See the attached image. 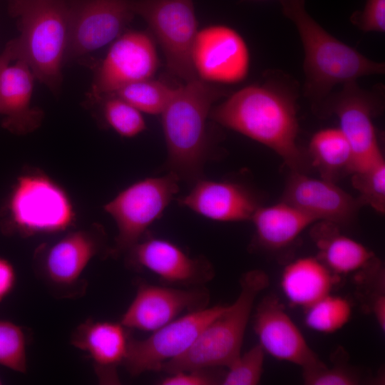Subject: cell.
<instances>
[{
	"mask_svg": "<svg viewBox=\"0 0 385 385\" xmlns=\"http://www.w3.org/2000/svg\"><path fill=\"white\" fill-rule=\"evenodd\" d=\"M269 284L260 270L244 274L240 292L230 305L211 320L191 346L180 356L166 362L161 371H179L227 366L241 353L245 329L256 297Z\"/></svg>",
	"mask_w": 385,
	"mask_h": 385,
	"instance_id": "5",
	"label": "cell"
},
{
	"mask_svg": "<svg viewBox=\"0 0 385 385\" xmlns=\"http://www.w3.org/2000/svg\"><path fill=\"white\" fill-rule=\"evenodd\" d=\"M282 200L317 221H327L338 225L352 221L361 207L357 199L334 182L323 178H312L297 171H292L288 178Z\"/></svg>",
	"mask_w": 385,
	"mask_h": 385,
	"instance_id": "18",
	"label": "cell"
},
{
	"mask_svg": "<svg viewBox=\"0 0 385 385\" xmlns=\"http://www.w3.org/2000/svg\"><path fill=\"white\" fill-rule=\"evenodd\" d=\"M100 227L68 232L53 243L41 246L36 252V273L59 297L81 295L86 290L82 277L90 262L105 243Z\"/></svg>",
	"mask_w": 385,
	"mask_h": 385,
	"instance_id": "9",
	"label": "cell"
},
{
	"mask_svg": "<svg viewBox=\"0 0 385 385\" xmlns=\"http://www.w3.org/2000/svg\"><path fill=\"white\" fill-rule=\"evenodd\" d=\"M217 368L179 371L168 374L160 382L162 385H212L221 384L223 375L215 373Z\"/></svg>",
	"mask_w": 385,
	"mask_h": 385,
	"instance_id": "34",
	"label": "cell"
},
{
	"mask_svg": "<svg viewBox=\"0 0 385 385\" xmlns=\"http://www.w3.org/2000/svg\"><path fill=\"white\" fill-rule=\"evenodd\" d=\"M174 90L163 82L150 78L128 84L111 95L125 101L141 113L160 114Z\"/></svg>",
	"mask_w": 385,
	"mask_h": 385,
	"instance_id": "26",
	"label": "cell"
},
{
	"mask_svg": "<svg viewBox=\"0 0 385 385\" xmlns=\"http://www.w3.org/2000/svg\"><path fill=\"white\" fill-rule=\"evenodd\" d=\"M178 204L219 222L250 220L260 207L255 195L243 185L230 181L200 178Z\"/></svg>",
	"mask_w": 385,
	"mask_h": 385,
	"instance_id": "20",
	"label": "cell"
},
{
	"mask_svg": "<svg viewBox=\"0 0 385 385\" xmlns=\"http://www.w3.org/2000/svg\"><path fill=\"white\" fill-rule=\"evenodd\" d=\"M351 183L359 192L361 206L368 205L377 212L385 211V161L380 160L369 168L352 173Z\"/></svg>",
	"mask_w": 385,
	"mask_h": 385,
	"instance_id": "30",
	"label": "cell"
},
{
	"mask_svg": "<svg viewBox=\"0 0 385 385\" xmlns=\"http://www.w3.org/2000/svg\"><path fill=\"white\" fill-rule=\"evenodd\" d=\"M26 337L21 327L0 319V365L19 373L27 371Z\"/></svg>",
	"mask_w": 385,
	"mask_h": 385,
	"instance_id": "29",
	"label": "cell"
},
{
	"mask_svg": "<svg viewBox=\"0 0 385 385\" xmlns=\"http://www.w3.org/2000/svg\"><path fill=\"white\" fill-rule=\"evenodd\" d=\"M2 384V381H1V379L0 378V384Z\"/></svg>",
	"mask_w": 385,
	"mask_h": 385,
	"instance_id": "37",
	"label": "cell"
},
{
	"mask_svg": "<svg viewBox=\"0 0 385 385\" xmlns=\"http://www.w3.org/2000/svg\"><path fill=\"white\" fill-rule=\"evenodd\" d=\"M192 61L198 78L212 83H236L247 75L250 53L236 30L212 25L197 31Z\"/></svg>",
	"mask_w": 385,
	"mask_h": 385,
	"instance_id": "12",
	"label": "cell"
},
{
	"mask_svg": "<svg viewBox=\"0 0 385 385\" xmlns=\"http://www.w3.org/2000/svg\"><path fill=\"white\" fill-rule=\"evenodd\" d=\"M34 78L31 68L22 60L9 63L0 74L1 125L12 133H29L41 123L43 111L31 106Z\"/></svg>",
	"mask_w": 385,
	"mask_h": 385,
	"instance_id": "21",
	"label": "cell"
},
{
	"mask_svg": "<svg viewBox=\"0 0 385 385\" xmlns=\"http://www.w3.org/2000/svg\"><path fill=\"white\" fill-rule=\"evenodd\" d=\"M6 1L20 32L15 38L16 60L25 61L34 77L51 90H58L68 43L70 4L65 0Z\"/></svg>",
	"mask_w": 385,
	"mask_h": 385,
	"instance_id": "4",
	"label": "cell"
},
{
	"mask_svg": "<svg viewBox=\"0 0 385 385\" xmlns=\"http://www.w3.org/2000/svg\"><path fill=\"white\" fill-rule=\"evenodd\" d=\"M312 237L319 250L318 258L334 274L362 270L375 259L371 251L341 234L333 222L319 221L312 230Z\"/></svg>",
	"mask_w": 385,
	"mask_h": 385,
	"instance_id": "23",
	"label": "cell"
},
{
	"mask_svg": "<svg viewBox=\"0 0 385 385\" xmlns=\"http://www.w3.org/2000/svg\"><path fill=\"white\" fill-rule=\"evenodd\" d=\"M66 56L95 51L119 37L135 15L131 0H83L70 4Z\"/></svg>",
	"mask_w": 385,
	"mask_h": 385,
	"instance_id": "13",
	"label": "cell"
},
{
	"mask_svg": "<svg viewBox=\"0 0 385 385\" xmlns=\"http://www.w3.org/2000/svg\"><path fill=\"white\" fill-rule=\"evenodd\" d=\"M103 113L108 125L118 135L132 138L146 129L141 112L120 98L110 95L104 97Z\"/></svg>",
	"mask_w": 385,
	"mask_h": 385,
	"instance_id": "28",
	"label": "cell"
},
{
	"mask_svg": "<svg viewBox=\"0 0 385 385\" xmlns=\"http://www.w3.org/2000/svg\"><path fill=\"white\" fill-rule=\"evenodd\" d=\"M126 253L130 265L150 271L165 285L200 286L214 276L203 257H192L175 243L147 234Z\"/></svg>",
	"mask_w": 385,
	"mask_h": 385,
	"instance_id": "15",
	"label": "cell"
},
{
	"mask_svg": "<svg viewBox=\"0 0 385 385\" xmlns=\"http://www.w3.org/2000/svg\"><path fill=\"white\" fill-rule=\"evenodd\" d=\"M254 329L265 352L278 360L297 364L302 369L322 363L274 296L265 297L258 304Z\"/></svg>",
	"mask_w": 385,
	"mask_h": 385,
	"instance_id": "17",
	"label": "cell"
},
{
	"mask_svg": "<svg viewBox=\"0 0 385 385\" xmlns=\"http://www.w3.org/2000/svg\"><path fill=\"white\" fill-rule=\"evenodd\" d=\"M350 21L364 32L384 33L385 0H366L363 9L354 12Z\"/></svg>",
	"mask_w": 385,
	"mask_h": 385,
	"instance_id": "33",
	"label": "cell"
},
{
	"mask_svg": "<svg viewBox=\"0 0 385 385\" xmlns=\"http://www.w3.org/2000/svg\"><path fill=\"white\" fill-rule=\"evenodd\" d=\"M255 229L257 244L277 250L290 245L308 226L317 222L311 215L284 201L260 206L250 220Z\"/></svg>",
	"mask_w": 385,
	"mask_h": 385,
	"instance_id": "22",
	"label": "cell"
},
{
	"mask_svg": "<svg viewBox=\"0 0 385 385\" xmlns=\"http://www.w3.org/2000/svg\"><path fill=\"white\" fill-rule=\"evenodd\" d=\"M131 6L155 36L168 70L185 82L198 78L192 61L198 31L192 0H131Z\"/></svg>",
	"mask_w": 385,
	"mask_h": 385,
	"instance_id": "8",
	"label": "cell"
},
{
	"mask_svg": "<svg viewBox=\"0 0 385 385\" xmlns=\"http://www.w3.org/2000/svg\"><path fill=\"white\" fill-rule=\"evenodd\" d=\"M331 93L319 110L337 115L339 128L353 154L352 173L364 170L384 160L373 118L380 106L377 93L360 88L356 82Z\"/></svg>",
	"mask_w": 385,
	"mask_h": 385,
	"instance_id": "10",
	"label": "cell"
},
{
	"mask_svg": "<svg viewBox=\"0 0 385 385\" xmlns=\"http://www.w3.org/2000/svg\"><path fill=\"white\" fill-rule=\"evenodd\" d=\"M16 282V273L13 265L0 257V302L14 289Z\"/></svg>",
	"mask_w": 385,
	"mask_h": 385,
	"instance_id": "35",
	"label": "cell"
},
{
	"mask_svg": "<svg viewBox=\"0 0 385 385\" xmlns=\"http://www.w3.org/2000/svg\"><path fill=\"white\" fill-rule=\"evenodd\" d=\"M226 306L205 307L177 317L143 339L129 337L123 363L133 376L161 371L163 366L185 353L203 328Z\"/></svg>",
	"mask_w": 385,
	"mask_h": 385,
	"instance_id": "11",
	"label": "cell"
},
{
	"mask_svg": "<svg viewBox=\"0 0 385 385\" xmlns=\"http://www.w3.org/2000/svg\"><path fill=\"white\" fill-rule=\"evenodd\" d=\"M307 156L309 164L327 180L335 182L341 175L352 173L351 148L339 128L316 132L309 141Z\"/></svg>",
	"mask_w": 385,
	"mask_h": 385,
	"instance_id": "25",
	"label": "cell"
},
{
	"mask_svg": "<svg viewBox=\"0 0 385 385\" xmlns=\"http://www.w3.org/2000/svg\"><path fill=\"white\" fill-rule=\"evenodd\" d=\"M16 42L15 39H12L6 43L4 51L0 54V74L6 66L16 59Z\"/></svg>",
	"mask_w": 385,
	"mask_h": 385,
	"instance_id": "36",
	"label": "cell"
},
{
	"mask_svg": "<svg viewBox=\"0 0 385 385\" xmlns=\"http://www.w3.org/2000/svg\"><path fill=\"white\" fill-rule=\"evenodd\" d=\"M180 180L173 173L138 180L103 206L114 220L118 234L108 255L126 253L159 219L179 190Z\"/></svg>",
	"mask_w": 385,
	"mask_h": 385,
	"instance_id": "7",
	"label": "cell"
},
{
	"mask_svg": "<svg viewBox=\"0 0 385 385\" xmlns=\"http://www.w3.org/2000/svg\"><path fill=\"white\" fill-rule=\"evenodd\" d=\"M265 351L260 344L240 354L227 367L221 384L256 385L262 377Z\"/></svg>",
	"mask_w": 385,
	"mask_h": 385,
	"instance_id": "31",
	"label": "cell"
},
{
	"mask_svg": "<svg viewBox=\"0 0 385 385\" xmlns=\"http://www.w3.org/2000/svg\"><path fill=\"white\" fill-rule=\"evenodd\" d=\"M335 279V274L319 258L306 257L286 266L281 285L291 303L307 308L329 294Z\"/></svg>",
	"mask_w": 385,
	"mask_h": 385,
	"instance_id": "24",
	"label": "cell"
},
{
	"mask_svg": "<svg viewBox=\"0 0 385 385\" xmlns=\"http://www.w3.org/2000/svg\"><path fill=\"white\" fill-rule=\"evenodd\" d=\"M129 337L120 322L88 319L72 332L71 343L88 355L101 384H118Z\"/></svg>",
	"mask_w": 385,
	"mask_h": 385,
	"instance_id": "19",
	"label": "cell"
},
{
	"mask_svg": "<svg viewBox=\"0 0 385 385\" xmlns=\"http://www.w3.org/2000/svg\"><path fill=\"white\" fill-rule=\"evenodd\" d=\"M303 379L309 385H355L360 383L359 375L346 366L327 367L322 362L303 369Z\"/></svg>",
	"mask_w": 385,
	"mask_h": 385,
	"instance_id": "32",
	"label": "cell"
},
{
	"mask_svg": "<svg viewBox=\"0 0 385 385\" xmlns=\"http://www.w3.org/2000/svg\"><path fill=\"white\" fill-rule=\"evenodd\" d=\"M227 93L222 88L197 78L175 88L160 113L167 167L180 180L193 184L202 178L210 154L207 118L215 102Z\"/></svg>",
	"mask_w": 385,
	"mask_h": 385,
	"instance_id": "3",
	"label": "cell"
},
{
	"mask_svg": "<svg viewBox=\"0 0 385 385\" xmlns=\"http://www.w3.org/2000/svg\"><path fill=\"white\" fill-rule=\"evenodd\" d=\"M72 202L56 182L41 173L19 176L6 205V229L24 237L66 230L75 220Z\"/></svg>",
	"mask_w": 385,
	"mask_h": 385,
	"instance_id": "6",
	"label": "cell"
},
{
	"mask_svg": "<svg viewBox=\"0 0 385 385\" xmlns=\"http://www.w3.org/2000/svg\"><path fill=\"white\" fill-rule=\"evenodd\" d=\"M297 98L295 83L272 73L264 83L244 87L212 107L210 117L270 148L292 171L305 173L310 164L297 143Z\"/></svg>",
	"mask_w": 385,
	"mask_h": 385,
	"instance_id": "1",
	"label": "cell"
},
{
	"mask_svg": "<svg viewBox=\"0 0 385 385\" xmlns=\"http://www.w3.org/2000/svg\"><path fill=\"white\" fill-rule=\"evenodd\" d=\"M157 68L158 56L152 38L142 31L126 32L108 50L96 74L92 96L104 98L128 84L150 79Z\"/></svg>",
	"mask_w": 385,
	"mask_h": 385,
	"instance_id": "14",
	"label": "cell"
},
{
	"mask_svg": "<svg viewBox=\"0 0 385 385\" xmlns=\"http://www.w3.org/2000/svg\"><path fill=\"white\" fill-rule=\"evenodd\" d=\"M284 15L297 29L304 53V93L320 109L339 85L384 74V63L368 58L324 30L306 11L304 0H279Z\"/></svg>",
	"mask_w": 385,
	"mask_h": 385,
	"instance_id": "2",
	"label": "cell"
},
{
	"mask_svg": "<svg viewBox=\"0 0 385 385\" xmlns=\"http://www.w3.org/2000/svg\"><path fill=\"white\" fill-rule=\"evenodd\" d=\"M351 316L349 302L329 294L307 307L305 324L312 330L332 333L346 324Z\"/></svg>",
	"mask_w": 385,
	"mask_h": 385,
	"instance_id": "27",
	"label": "cell"
},
{
	"mask_svg": "<svg viewBox=\"0 0 385 385\" xmlns=\"http://www.w3.org/2000/svg\"><path fill=\"white\" fill-rule=\"evenodd\" d=\"M209 299L203 288L183 289L140 283L120 322L125 328L153 332L185 311L207 307Z\"/></svg>",
	"mask_w": 385,
	"mask_h": 385,
	"instance_id": "16",
	"label": "cell"
}]
</instances>
